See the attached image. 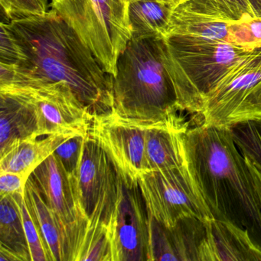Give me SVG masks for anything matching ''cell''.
Returning <instances> with one entry per match:
<instances>
[{
	"label": "cell",
	"mask_w": 261,
	"mask_h": 261,
	"mask_svg": "<svg viewBox=\"0 0 261 261\" xmlns=\"http://www.w3.org/2000/svg\"><path fill=\"white\" fill-rule=\"evenodd\" d=\"M0 50V86L66 84L93 117L112 113L114 76L54 9L3 22Z\"/></svg>",
	"instance_id": "1"
},
{
	"label": "cell",
	"mask_w": 261,
	"mask_h": 261,
	"mask_svg": "<svg viewBox=\"0 0 261 261\" xmlns=\"http://www.w3.org/2000/svg\"><path fill=\"white\" fill-rule=\"evenodd\" d=\"M187 166L215 219L248 233L261 250V204L230 128L201 124L185 135Z\"/></svg>",
	"instance_id": "2"
},
{
	"label": "cell",
	"mask_w": 261,
	"mask_h": 261,
	"mask_svg": "<svg viewBox=\"0 0 261 261\" xmlns=\"http://www.w3.org/2000/svg\"><path fill=\"white\" fill-rule=\"evenodd\" d=\"M113 90L112 113L132 123H158L181 111L165 64L163 38H131L117 61Z\"/></svg>",
	"instance_id": "3"
},
{
	"label": "cell",
	"mask_w": 261,
	"mask_h": 261,
	"mask_svg": "<svg viewBox=\"0 0 261 261\" xmlns=\"http://www.w3.org/2000/svg\"><path fill=\"white\" fill-rule=\"evenodd\" d=\"M163 39L165 64L178 108L198 115L202 112L204 97L221 76L240 58L253 50L227 42L196 43L173 36Z\"/></svg>",
	"instance_id": "4"
},
{
	"label": "cell",
	"mask_w": 261,
	"mask_h": 261,
	"mask_svg": "<svg viewBox=\"0 0 261 261\" xmlns=\"http://www.w3.org/2000/svg\"><path fill=\"white\" fill-rule=\"evenodd\" d=\"M129 5L128 0H61L51 7L114 77L119 57L132 38Z\"/></svg>",
	"instance_id": "5"
},
{
	"label": "cell",
	"mask_w": 261,
	"mask_h": 261,
	"mask_svg": "<svg viewBox=\"0 0 261 261\" xmlns=\"http://www.w3.org/2000/svg\"><path fill=\"white\" fill-rule=\"evenodd\" d=\"M203 123L221 128L261 119V46L245 53L206 94Z\"/></svg>",
	"instance_id": "6"
},
{
	"label": "cell",
	"mask_w": 261,
	"mask_h": 261,
	"mask_svg": "<svg viewBox=\"0 0 261 261\" xmlns=\"http://www.w3.org/2000/svg\"><path fill=\"white\" fill-rule=\"evenodd\" d=\"M138 185L148 214L166 227L185 218H214L188 166L146 172Z\"/></svg>",
	"instance_id": "7"
},
{
	"label": "cell",
	"mask_w": 261,
	"mask_h": 261,
	"mask_svg": "<svg viewBox=\"0 0 261 261\" xmlns=\"http://www.w3.org/2000/svg\"><path fill=\"white\" fill-rule=\"evenodd\" d=\"M82 215L108 227L121 192L122 177L101 146L88 134L79 169L71 176Z\"/></svg>",
	"instance_id": "8"
},
{
	"label": "cell",
	"mask_w": 261,
	"mask_h": 261,
	"mask_svg": "<svg viewBox=\"0 0 261 261\" xmlns=\"http://www.w3.org/2000/svg\"><path fill=\"white\" fill-rule=\"evenodd\" d=\"M0 91L16 93L33 107L40 137L59 133L88 134L94 117L66 84L28 82L0 86Z\"/></svg>",
	"instance_id": "9"
},
{
	"label": "cell",
	"mask_w": 261,
	"mask_h": 261,
	"mask_svg": "<svg viewBox=\"0 0 261 261\" xmlns=\"http://www.w3.org/2000/svg\"><path fill=\"white\" fill-rule=\"evenodd\" d=\"M31 176L57 221L65 244V261H74L88 220L79 209L71 176L54 154Z\"/></svg>",
	"instance_id": "10"
},
{
	"label": "cell",
	"mask_w": 261,
	"mask_h": 261,
	"mask_svg": "<svg viewBox=\"0 0 261 261\" xmlns=\"http://www.w3.org/2000/svg\"><path fill=\"white\" fill-rule=\"evenodd\" d=\"M149 224L138 183L122 177L120 198L108 225L112 261H149Z\"/></svg>",
	"instance_id": "11"
},
{
	"label": "cell",
	"mask_w": 261,
	"mask_h": 261,
	"mask_svg": "<svg viewBox=\"0 0 261 261\" xmlns=\"http://www.w3.org/2000/svg\"><path fill=\"white\" fill-rule=\"evenodd\" d=\"M88 134L106 152L124 179L138 183L146 173V129L114 113L93 118Z\"/></svg>",
	"instance_id": "12"
},
{
	"label": "cell",
	"mask_w": 261,
	"mask_h": 261,
	"mask_svg": "<svg viewBox=\"0 0 261 261\" xmlns=\"http://www.w3.org/2000/svg\"><path fill=\"white\" fill-rule=\"evenodd\" d=\"M233 23L202 0H184L174 7L165 36L196 43H232L230 29Z\"/></svg>",
	"instance_id": "13"
},
{
	"label": "cell",
	"mask_w": 261,
	"mask_h": 261,
	"mask_svg": "<svg viewBox=\"0 0 261 261\" xmlns=\"http://www.w3.org/2000/svg\"><path fill=\"white\" fill-rule=\"evenodd\" d=\"M143 126L146 173L187 166L185 135L189 126L179 114Z\"/></svg>",
	"instance_id": "14"
},
{
	"label": "cell",
	"mask_w": 261,
	"mask_h": 261,
	"mask_svg": "<svg viewBox=\"0 0 261 261\" xmlns=\"http://www.w3.org/2000/svg\"><path fill=\"white\" fill-rule=\"evenodd\" d=\"M205 227L198 260H261L260 249L245 230L215 218L206 221Z\"/></svg>",
	"instance_id": "15"
},
{
	"label": "cell",
	"mask_w": 261,
	"mask_h": 261,
	"mask_svg": "<svg viewBox=\"0 0 261 261\" xmlns=\"http://www.w3.org/2000/svg\"><path fill=\"white\" fill-rule=\"evenodd\" d=\"M33 137H40L33 107L16 93L0 91V156Z\"/></svg>",
	"instance_id": "16"
},
{
	"label": "cell",
	"mask_w": 261,
	"mask_h": 261,
	"mask_svg": "<svg viewBox=\"0 0 261 261\" xmlns=\"http://www.w3.org/2000/svg\"><path fill=\"white\" fill-rule=\"evenodd\" d=\"M79 133H59L45 136V138L33 137L13 146L0 156V172H13L28 180L35 169L50 156L65 140Z\"/></svg>",
	"instance_id": "17"
},
{
	"label": "cell",
	"mask_w": 261,
	"mask_h": 261,
	"mask_svg": "<svg viewBox=\"0 0 261 261\" xmlns=\"http://www.w3.org/2000/svg\"><path fill=\"white\" fill-rule=\"evenodd\" d=\"M0 261H32L17 193L0 198Z\"/></svg>",
	"instance_id": "18"
},
{
	"label": "cell",
	"mask_w": 261,
	"mask_h": 261,
	"mask_svg": "<svg viewBox=\"0 0 261 261\" xmlns=\"http://www.w3.org/2000/svg\"><path fill=\"white\" fill-rule=\"evenodd\" d=\"M24 198L48 249L50 261H65L63 237L53 212L44 200L31 175L25 184Z\"/></svg>",
	"instance_id": "19"
},
{
	"label": "cell",
	"mask_w": 261,
	"mask_h": 261,
	"mask_svg": "<svg viewBox=\"0 0 261 261\" xmlns=\"http://www.w3.org/2000/svg\"><path fill=\"white\" fill-rule=\"evenodd\" d=\"M174 7L175 5L156 0H137L129 3L132 37H164L169 29Z\"/></svg>",
	"instance_id": "20"
},
{
	"label": "cell",
	"mask_w": 261,
	"mask_h": 261,
	"mask_svg": "<svg viewBox=\"0 0 261 261\" xmlns=\"http://www.w3.org/2000/svg\"><path fill=\"white\" fill-rule=\"evenodd\" d=\"M112 261L111 241L106 226L88 224L77 249L75 261Z\"/></svg>",
	"instance_id": "21"
},
{
	"label": "cell",
	"mask_w": 261,
	"mask_h": 261,
	"mask_svg": "<svg viewBox=\"0 0 261 261\" xmlns=\"http://www.w3.org/2000/svg\"><path fill=\"white\" fill-rule=\"evenodd\" d=\"M230 129L241 153L261 172V119L239 123Z\"/></svg>",
	"instance_id": "22"
},
{
	"label": "cell",
	"mask_w": 261,
	"mask_h": 261,
	"mask_svg": "<svg viewBox=\"0 0 261 261\" xmlns=\"http://www.w3.org/2000/svg\"><path fill=\"white\" fill-rule=\"evenodd\" d=\"M149 261L178 260L169 227L149 215Z\"/></svg>",
	"instance_id": "23"
},
{
	"label": "cell",
	"mask_w": 261,
	"mask_h": 261,
	"mask_svg": "<svg viewBox=\"0 0 261 261\" xmlns=\"http://www.w3.org/2000/svg\"><path fill=\"white\" fill-rule=\"evenodd\" d=\"M24 192L25 191L23 192H18L17 198L25 235L30 247L31 260L50 261L48 249L27 207L24 198Z\"/></svg>",
	"instance_id": "24"
},
{
	"label": "cell",
	"mask_w": 261,
	"mask_h": 261,
	"mask_svg": "<svg viewBox=\"0 0 261 261\" xmlns=\"http://www.w3.org/2000/svg\"><path fill=\"white\" fill-rule=\"evenodd\" d=\"M87 135L88 134L72 136L62 143L53 152L70 176L75 175L79 169Z\"/></svg>",
	"instance_id": "25"
},
{
	"label": "cell",
	"mask_w": 261,
	"mask_h": 261,
	"mask_svg": "<svg viewBox=\"0 0 261 261\" xmlns=\"http://www.w3.org/2000/svg\"><path fill=\"white\" fill-rule=\"evenodd\" d=\"M230 31L231 42L234 45L248 49L261 46V18L235 22Z\"/></svg>",
	"instance_id": "26"
},
{
	"label": "cell",
	"mask_w": 261,
	"mask_h": 261,
	"mask_svg": "<svg viewBox=\"0 0 261 261\" xmlns=\"http://www.w3.org/2000/svg\"><path fill=\"white\" fill-rule=\"evenodd\" d=\"M233 22L255 19L249 0H202Z\"/></svg>",
	"instance_id": "27"
},
{
	"label": "cell",
	"mask_w": 261,
	"mask_h": 261,
	"mask_svg": "<svg viewBox=\"0 0 261 261\" xmlns=\"http://www.w3.org/2000/svg\"><path fill=\"white\" fill-rule=\"evenodd\" d=\"M27 180L20 174L0 172V198L25 191Z\"/></svg>",
	"instance_id": "28"
},
{
	"label": "cell",
	"mask_w": 261,
	"mask_h": 261,
	"mask_svg": "<svg viewBox=\"0 0 261 261\" xmlns=\"http://www.w3.org/2000/svg\"><path fill=\"white\" fill-rule=\"evenodd\" d=\"M244 158H245V157H244ZM246 160H247V164H248L250 172H251L253 181H254L255 189H256V192H257L261 204V172L251 163V162L249 161L247 159H246Z\"/></svg>",
	"instance_id": "29"
},
{
	"label": "cell",
	"mask_w": 261,
	"mask_h": 261,
	"mask_svg": "<svg viewBox=\"0 0 261 261\" xmlns=\"http://www.w3.org/2000/svg\"><path fill=\"white\" fill-rule=\"evenodd\" d=\"M256 18H261V0H249Z\"/></svg>",
	"instance_id": "30"
},
{
	"label": "cell",
	"mask_w": 261,
	"mask_h": 261,
	"mask_svg": "<svg viewBox=\"0 0 261 261\" xmlns=\"http://www.w3.org/2000/svg\"><path fill=\"white\" fill-rule=\"evenodd\" d=\"M129 3L133 2V1H137V0H128ZM159 2L163 3V4H172V5L176 6L177 4H180V3L183 2L184 0H156Z\"/></svg>",
	"instance_id": "31"
},
{
	"label": "cell",
	"mask_w": 261,
	"mask_h": 261,
	"mask_svg": "<svg viewBox=\"0 0 261 261\" xmlns=\"http://www.w3.org/2000/svg\"><path fill=\"white\" fill-rule=\"evenodd\" d=\"M61 0H51V5L53 4H56V3L59 2Z\"/></svg>",
	"instance_id": "32"
}]
</instances>
